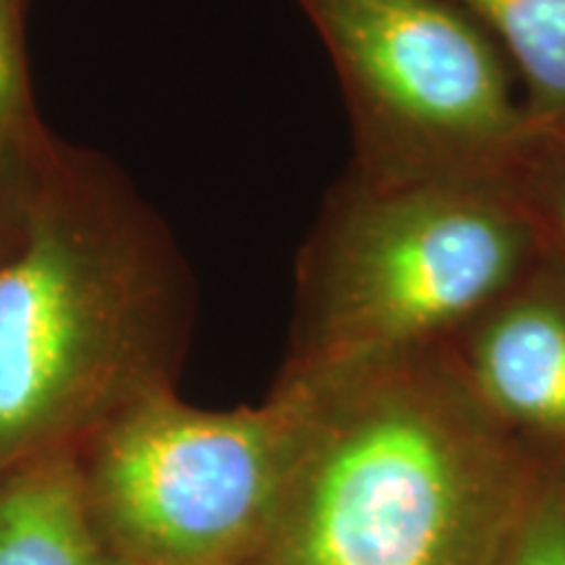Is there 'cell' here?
Returning a JSON list of instances; mask_svg holds the SVG:
<instances>
[{
	"label": "cell",
	"instance_id": "1",
	"mask_svg": "<svg viewBox=\"0 0 565 565\" xmlns=\"http://www.w3.org/2000/svg\"><path fill=\"white\" fill-rule=\"evenodd\" d=\"M280 380L299 433L249 565H492L555 477L484 412L445 345Z\"/></svg>",
	"mask_w": 565,
	"mask_h": 565
},
{
	"label": "cell",
	"instance_id": "2",
	"mask_svg": "<svg viewBox=\"0 0 565 565\" xmlns=\"http://www.w3.org/2000/svg\"><path fill=\"white\" fill-rule=\"evenodd\" d=\"M545 254L519 175L351 171L301 254L288 366L445 345Z\"/></svg>",
	"mask_w": 565,
	"mask_h": 565
},
{
	"label": "cell",
	"instance_id": "3",
	"mask_svg": "<svg viewBox=\"0 0 565 565\" xmlns=\"http://www.w3.org/2000/svg\"><path fill=\"white\" fill-rule=\"evenodd\" d=\"M0 263V471L79 448L166 385V278L118 210L42 192Z\"/></svg>",
	"mask_w": 565,
	"mask_h": 565
},
{
	"label": "cell",
	"instance_id": "4",
	"mask_svg": "<svg viewBox=\"0 0 565 565\" xmlns=\"http://www.w3.org/2000/svg\"><path fill=\"white\" fill-rule=\"evenodd\" d=\"M299 398L200 408L168 385L137 395L76 454L97 536L121 565H249L291 469Z\"/></svg>",
	"mask_w": 565,
	"mask_h": 565
},
{
	"label": "cell",
	"instance_id": "5",
	"mask_svg": "<svg viewBox=\"0 0 565 565\" xmlns=\"http://www.w3.org/2000/svg\"><path fill=\"white\" fill-rule=\"evenodd\" d=\"M353 124L351 171L519 175L536 137L513 68L454 0H299Z\"/></svg>",
	"mask_w": 565,
	"mask_h": 565
},
{
	"label": "cell",
	"instance_id": "6",
	"mask_svg": "<svg viewBox=\"0 0 565 565\" xmlns=\"http://www.w3.org/2000/svg\"><path fill=\"white\" fill-rule=\"evenodd\" d=\"M445 351L484 412L565 479V263L545 254Z\"/></svg>",
	"mask_w": 565,
	"mask_h": 565
},
{
	"label": "cell",
	"instance_id": "7",
	"mask_svg": "<svg viewBox=\"0 0 565 565\" xmlns=\"http://www.w3.org/2000/svg\"><path fill=\"white\" fill-rule=\"evenodd\" d=\"M0 565H121L92 526L76 448L0 471Z\"/></svg>",
	"mask_w": 565,
	"mask_h": 565
},
{
	"label": "cell",
	"instance_id": "8",
	"mask_svg": "<svg viewBox=\"0 0 565 565\" xmlns=\"http://www.w3.org/2000/svg\"><path fill=\"white\" fill-rule=\"evenodd\" d=\"M498 42L536 139H565V0H454Z\"/></svg>",
	"mask_w": 565,
	"mask_h": 565
},
{
	"label": "cell",
	"instance_id": "9",
	"mask_svg": "<svg viewBox=\"0 0 565 565\" xmlns=\"http://www.w3.org/2000/svg\"><path fill=\"white\" fill-rule=\"evenodd\" d=\"M492 565H565V479L553 477L508 534Z\"/></svg>",
	"mask_w": 565,
	"mask_h": 565
},
{
	"label": "cell",
	"instance_id": "10",
	"mask_svg": "<svg viewBox=\"0 0 565 565\" xmlns=\"http://www.w3.org/2000/svg\"><path fill=\"white\" fill-rule=\"evenodd\" d=\"M519 186L547 254L565 263V139H536L532 154L519 171Z\"/></svg>",
	"mask_w": 565,
	"mask_h": 565
},
{
	"label": "cell",
	"instance_id": "11",
	"mask_svg": "<svg viewBox=\"0 0 565 565\" xmlns=\"http://www.w3.org/2000/svg\"><path fill=\"white\" fill-rule=\"evenodd\" d=\"M26 124L24 63L11 0H0V171L19 152Z\"/></svg>",
	"mask_w": 565,
	"mask_h": 565
}]
</instances>
